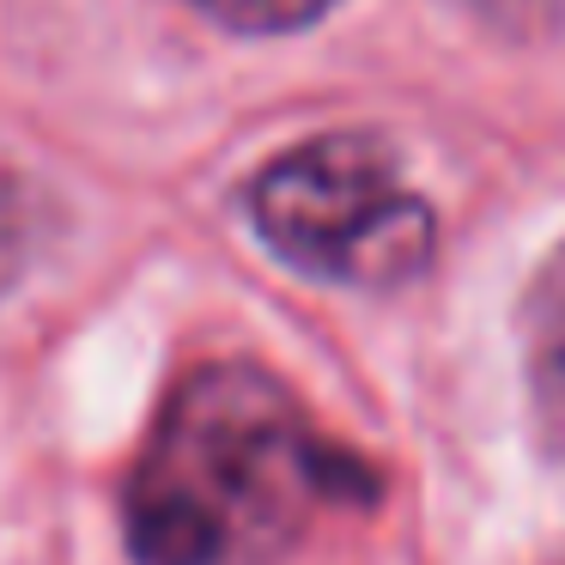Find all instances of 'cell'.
Returning <instances> with one entry per match:
<instances>
[{
  "instance_id": "cell-1",
  "label": "cell",
  "mask_w": 565,
  "mask_h": 565,
  "mask_svg": "<svg viewBox=\"0 0 565 565\" xmlns=\"http://www.w3.org/2000/svg\"><path fill=\"white\" fill-rule=\"evenodd\" d=\"M347 499H371V468L274 371L213 359L159 407L122 516L140 565H268Z\"/></svg>"
},
{
  "instance_id": "cell-2",
  "label": "cell",
  "mask_w": 565,
  "mask_h": 565,
  "mask_svg": "<svg viewBox=\"0 0 565 565\" xmlns=\"http://www.w3.org/2000/svg\"><path fill=\"white\" fill-rule=\"evenodd\" d=\"M249 225L286 262L329 286L390 292L426 274L438 225L371 135H317L249 183Z\"/></svg>"
},
{
  "instance_id": "cell-3",
  "label": "cell",
  "mask_w": 565,
  "mask_h": 565,
  "mask_svg": "<svg viewBox=\"0 0 565 565\" xmlns=\"http://www.w3.org/2000/svg\"><path fill=\"white\" fill-rule=\"evenodd\" d=\"M516 341H523V390L535 444L565 462V244L535 268L523 305H516Z\"/></svg>"
},
{
  "instance_id": "cell-4",
  "label": "cell",
  "mask_w": 565,
  "mask_h": 565,
  "mask_svg": "<svg viewBox=\"0 0 565 565\" xmlns=\"http://www.w3.org/2000/svg\"><path fill=\"white\" fill-rule=\"evenodd\" d=\"M43 225H50V201L38 195V183L19 177L13 164H0V292L19 286V274L31 268Z\"/></svg>"
},
{
  "instance_id": "cell-5",
  "label": "cell",
  "mask_w": 565,
  "mask_h": 565,
  "mask_svg": "<svg viewBox=\"0 0 565 565\" xmlns=\"http://www.w3.org/2000/svg\"><path fill=\"white\" fill-rule=\"evenodd\" d=\"M207 19H220L225 31H244V38H274V31H298L317 25L334 0H189Z\"/></svg>"
},
{
  "instance_id": "cell-6",
  "label": "cell",
  "mask_w": 565,
  "mask_h": 565,
  "mask_svg": "<svg viewBox=\"0 0 565 565\" xmlns=\"http://www.w3.org/2000/svg\"><path fill=\"white\" fill-rule=\"evenodd\" d=\"M456 7L487 19V25H499V31H511V38L553 25V13H559V0H456Z\"/></svg>"
}]
</instances>
